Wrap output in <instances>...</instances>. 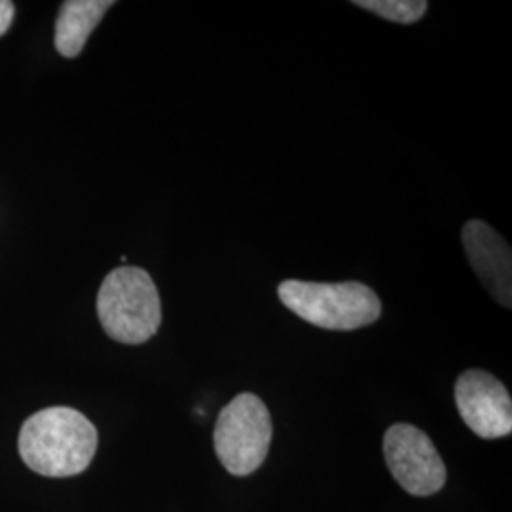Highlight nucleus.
<instances>
[{
    "label": "nucleus",
    "instance_id": "2",
    "mask_svg": "<svg viewBox=\"0 0 512 512\" xmlns=\"http://www.w3.org/2000/svg\"><path fill=\"white\" fill-rule=\"evenodd\" d=\"M277 296L294 315L319 329H363L382 315L380 296L359 281L313 283L287 279L277 287Z\"/></svg>",
    "mask_w": 512,
    "mask_h": 512
},
{
    "label": "nucleus",
    "instance_id": "6",
    "mask_svg": "<svg viewBox=\"0 0 512 512\" xmlns=\"http://www.w3.org/2000/svg\"><path fill=\"white\" fill-rule=\"evenodd\" d=\"M456 406L467 427L480 439L511 435V395L490 372H463L456 382Z\"/></svg>",
    "mask_w": 512,
    "mask_h": 512
},
{
    "label": "nucleus",
    "instance_id": "8",
    "mask_svg": "<svg viewBox=\"0 0 512 512\" xmlns=\"http://www.w3.org/2000/svg\"><path fill=\"white\" fill-rule=\"evenodd\" d=\"M114 6L110 0H67L55 23V48L63 57H78L99 21Z\"/></svg>",
    "mask_w": 512,
    "mask_h": 512
},
{
    "label": "nucleus",
    "instance_id": "7",
    "mask_svg": "<svg viewBox=\"0 0 512 512\" xmlns=\"http://www.w3.org/2000/svg\"><path fill=\"white\" fill-rule=\"evenodd\" d=\"M461 239L471 268L484 283L486 291L505 308L512 306V251L511 245L482 220H469Z\"/></svg>",
    "mask_w": 512,
    "mask_h": 512
},
{
    "label": "nucleus",
    "instance_id": "10",
    "mask_svg": "<svg viewBox=\"0 0 512 512\" xmlns=\"http://www.w3.org/2000/svg\"><path fill=\"white\" fill-rule=\"evenodd\" d=\"M16 14V6L10 0H0V37L10 29Z\"/></svg>",
    "mask_w": 512,
    "mask_h": 512
},
{
    "label": "nucleus",
    "instance_id": "5",
    "mask_svg": "<svg viewBox=\"0 0 512 512\" xmlns=\"http://www.w3.org/2000/svg\"><path fill=\"white\" fill-rule=\"evenodd\" d=\"M385 461L391 475L408 494H437L446 482V467L431 439L414 425L397 423L387 429Z\"/></svg>",
    "mask_w": 512,
    "mask_h": 512
},
{
    "label": "nucleus",
    "instance_id": "4",
    "mask_svg": "<svg viewBox=\"0 0 512 512\" xmlns=\"http://www.w3.org/2000/svg\"><path fill=\"white\" fill-rule=\"evenodd\" d=\"M272 416L253 393H241L220 410L215 452L228 473L247 476L264 463L272 442Z\"/></svg>",
    "mask_w": 512,
    "mask_h": 512
},
{
    "label": "nucleus",
    "instance_id": "3",
    "mask_svg": "<svg viewBox=\"0 0 512 512\" xmlns=\"http://www.w3.org/2000/svg\"><path fill=\"white\" fill-rule=\"evenodd\" d=\"M103 330L120 344H145L162 323V302L147 270L120 266L112 270L97 294Z\"/></svg>",
    "mask_w": 512,
    "mask_h": 512
},
{
    "label": "nucleus",
    "instance_id": "1",
    "mask_svg": "<svg viewBox=\"0 0 512 512\" xmlns=\"http://www.w3.org/2000/svg\"><path fill=\"white\" fill-rule=\"evenodd\" d=\"M97 452V429L69 406H52L33 414L19 433V454L25 465L50 478L84 473Z\"/></svg>",
    "mask_w": 512,
    "mask_h": 512
},
{
    "label": "nucleus",
    "instance_id": "9",
    "mask_svg": "<svg viewBox=\"0 0 512 512\" xmlns=\"http://www.w3.org/2000/svg\"><path fill=\"white\" fill-rule=\"evenodd\" d=\"M355 6L365 8L380 18L410 25L425 16L429 4L425 0H355Z\"/></svg>",
    "mask_w": 512,
    "mask_h": 512
}]
</instances>
